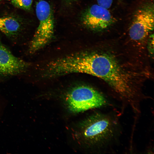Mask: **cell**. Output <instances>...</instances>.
<instances>
[{
    "label": "cell",
    "mask_w": 154,
    "mask_h": 154,
    "mask_svg": "<svg viewBox=\"0 0 154 154\" xmlns=\"http://www.w3.org/2000/svg\"><path fill=\"white\" fill-rule=\"evenodd\" d=\"M12 4L15 7L26 11L30 10L33 0H11Z\"/></svg>",
    "instance_id": "cell-9"
},
{
    "label": "cell",
    "mask_w": 154,
    "mask_h": 154,
    "mask_svg": "<svg viewBox=\"0 0 154 154\" xmlns=\"http://www.w3.org/2000/svg\"><path fill=\"white\" fill-rule=\"evenodd\" d=\"M118 123L108 114L97 113L89 116L80 125V134L88 145L103 148L115 139Z\"/></svg>",
    "instance_id": "cell-2"
},
{
    "label": "cell",
    "mask_w": 154,
    "mask_h": 154,
    "mask_svg": "<svg viewBox=\"0 0 154 154\" xmlns=\"http://www.w3.org/2000/svg\"><path fill=\"white\" fill-rule=\"evenodd\" d=\"M82 21L88 28L100 32L111 26L115 22V19L108 9L98 4L92 5L85 11Z\"/></svg>",
    "instance_id": "cell-6"
},
{
    "label": "cell",
    "mask_w": 154,
    "mask_h": 154,
    "mask_svg": "<svg viewBox=\"0 0 154 154\" xmlns=\"http://www.w3.org/2000/svg\"><path fill=\"white\" fill-rule=\"evenodd\" d=\"M66 101L68 108L74 113L106 106V99L100 93L90 86H76L67 93Z\"/></svg>",
    "instance_id": "cell-3"
},
{
    "label": "cell",
    "mask_w": 154,
    "mask_h": 154,
    "mask_svg": "<svg viewBox=\"0 0 154 154\" xmlns=\"http://www.w3.org/2000/svg\"><path fill=\"white\" fill-rule=\"evenodd\" d=\"M113 0H97L98 4L107 9L110 7Z\"/></svg>",
    "instance_id": "cell-10"
},
{
    "label": "cell",
    "mask_w": 154,
    "mask_h": 154,
    "mask_svg": "<svg viewBox=\"0 0 154 154\" xmlns=\"http://www.w3.org/2000/svg\"><path fill=\"white\" fill-rule=\"evenodd\" d=\"M134 15L129 29V36L132 40L140 42L145 39L154 29L153 3L143 5Z\"/></svg>",
    "instance_id": "cell-5"
},
{
    "label": "cell",
    "mask_w": 154,
    "mask_h": 154,
    "mask_svg": "<svg viewBox=\"0 0 154 154\" xmlns=\"http://www.w3.org/2000/svg\"><path fill=\"white\" fill-rule=\"evenodd\" d=\"M29 63L13 55L0 39V75H15L25 72Z\"/></svg>",
    "instance_id": "cell-7"
},
{
    "label": "cell",
    "mask_w": 154,
    "mask_h": 154,
    "mask_svg": "<svg viewBox=\"0 0 154 154\" xmlns=\"http://www.w3.org/2000/svg\"><path fill=\"white\" fill-rule=\"evenodd\" d=\"M36 11L39 24L29 47V51L32 54L48 44L54 32V17L50 4L45 0H40L36 4Z\"/></svg>",
    "instance_id": "cell-4"
},
{
    "label": "cell",
    "mask_w": 154,
    "mask_h": 154,
    "mask_svg": "<svg viewBox=\"0 0 154 154\" xmlns=\"http://www.w3.org/2000/svg\"><path fill=\"white\" fill-rule=\"evenodd\" d=\"M68 66L71 73H85L103 80L134 111L138 109L136 82L141 74L127 68L113 55L102 52L74 53L69 57Z\"/></svg>",
    "instance_id": "cell-1"
},
{
    "label": "cell",
    "mask_w": 154,
    "mask_h": 154,
    "mask_svg": "<svg viewBox=\"0 0 154 154\" xmlns=\"http://www.w3.org/2000/svg\"><path fill=\"white\" fill-rule=\"evenodd\" d=\"M2 0H7V1H9V0H0V1Z\"/></svg>",
    "instance_id": "cell-12"
},
{
    "label": "cell",
    "mask_w": 154,
    "mask_h": 154,
    "mask_svg": "<svg viewBox=\"0 0 154 154\" xmlns=\"http://www.w3.org/2000/svg\"><path fill=\"white\" fill-rule=\"evenodd\" d=\"M153 39L152 40L151 39V40L149 41V51L150 52L151 54H153V48H152V47L153 48V41L152 42V41L153 40Z\"/></svg>",
    "instance_id": "cell-11"
},
{
    "label": "cell",
    "mask_w": 154,
    "mask_h": 154,
    "mask_svg": "<svg viewBox=\"0 0 154 154\" xmlns=\"http://www.w3.org/2000/svg\"><path fill=\"white\" fill-rule=\"evenodd\" d=\"M23 28L20 20L12 17H0V31L9 37L18 35Z\"/></svg>",
    "instance_id": "cell-8"
}]
</instances>
